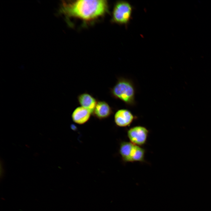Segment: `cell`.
Returning <instances> with one entry per match:
<instances>
[{"label":"cell","instance_id":"4","mask_svg":"<svg viewBox=\"0 0 211 211\" xmlns=\"http://www.w3.org/2000/svg\"><path fill=\"white\" fill-rule=\"evenodd\" d=\"M148 133L149 131L146 127L138 126L130 129L127 131V135L130 142L140 146L145 143Z\"/></svg>","mask_w":211,"mask_h":211},{"label":"cell","instance_id":"1","mask_svg":"<svg viewBox=\"0 0 211 211\" xmlns=\"http://www.w3.org/2000/svg\"><path fill=\"white\" fill-rule=\"evenodd\" d=\"M108 10V3L106 0H77L63 1L59 12L68 18L90 22L104 16Z\"/></svg>","mask_w":211,"mask_h":211},{"label":"cell","instance_id":"7","mask_svg":"<svg viewBox=\"0 0 211 211\" xmlns=\"http://www.w3.org/2000/svg\"><path fill=\"white\" fill-rule=\"evenodd\" d=\"M92 115L90 111L82 106L76 108L73 111L72 118L73 121L79 125H82L86 122Z\"/></svg>","mask_w":211,"mask_h":211},{"label":"cell","instance_id":"10","mask_svg":"<svg viewBox=\"0 0 211 211\" xmlns=\"http://www.w3.org/2000/svg\"><path fill=\"white\" fill-rule=\"evenodd\" d=\"M145 153V151L143 148L135 145L131 157V162L144 161Z\"/></svg>","mask_w":211,"mask_h":211},{"label":"cell","instance_id":"9","mask_svg":"<svg viewBox=\"0 0 211 211\" xmlns=\"http://www.w3.org/2000/svg\"><path fill=\"white\" fill-rule=\"evenodd\" d=\"M135 144L131 142H122L120 144L119 153L125 162H131V156Z\"/></svg>","mask_w":211,"mask_h":211},{"label":"cell","instance_id":"3","mask_svg":"<svg viewBox=\"0 0 211 211\" xmlns=\"http://www.w3.org/2000/svg\"><path fill=\"white\" fill-rule=\"evenodd\" d=\"M133 10V6L127 1H117L113 8L111 21L119 25H127L131 19Z\"/></svg>","mask_w":211,"mask_h":211},{"label":"cell","instance_id":"2","mask_svg":"<svg viewBox=\"0 0 211 211\" xmlns=\"http://www.w3.org/2000/svg\"><path fill=\"white\" fill-rule=\"evenodd\" d=\"M110 93L113 97L122 101L127 106H133L135 104V86L129 79L118 78L115 85L110 89Z\"/></svg>","mask_w":211,"mask_h":211},{"label":"cell","instance_id":"5","mask_svg":"<svg viewBox=\"0 0 211 211\" xmlns=\"http://www.w3.org/2000/svg\"><path fill=\"white\" fill-rule=\"evenodd\" d=\"M135 117L129 110L121 109L118 110L114 116L115 123L120 127L129 126L133 121Z\"/></svg>","mask_w":211,"mask_h":211},{"label":"cell","instance_id":"8","mask_svg":"<svg viewBox=\"0 0 211 211\" xmlns=\"http://www.w3.org/2000/svg\"><path fill=\"white\" fill-rule=\"evenodd\" d=\"M77 99L81 106L87 109L92 115L98 101L96 99L91 95L84 93L78 95Z\"/></svg>","mask_w":211,"mask_h":211},{"label":"cell","instance_id":"6","mask_svg":"<svg viewBox=\"0 0 211 211\" xmlns=\"http://www.w3.org/2000/svg\"><path fill=\"white\" fill-rule=\"evenodd\" d=\"M112 108L106 102L98 101L92 115L99 119L109 117L113 113Z\"/></svg>","mask_w":211,"mask_h":211}]
</instances>
